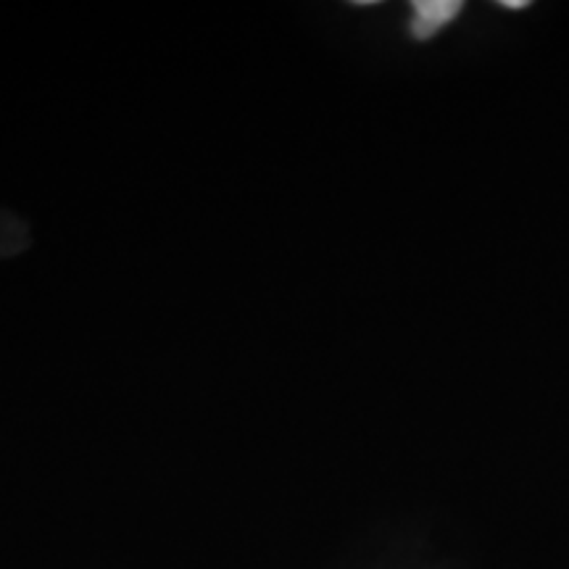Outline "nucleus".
<instances>
[{
	"label": "nucleus",
	"instance_id": "nucleus-2",
	"mask_svg": "<svg viewBox=\"0 0 569 569\" xmlns=\"http://www.w3.org/2000/svg\"><path fill=\"white\" fill-rule=\"evenodd\" d=\"M501 6L503 9H515V11H519V9H528V0H501Z\"/></svg>",
	"mask_w": 569,
	"mask_h": 569
},
{
	"label": "nucleus",
	"instance_id": "nucleus-1",
	"mask_svg": "<svg viewBox=\"0 0 569 569\" xmlns=\"http://www.w3.org/2000/svg\"><path fill=\"white\" fill-rule=\"evenodd\" d=\"M461 9H465V3H459V0H417L411 6V11H415L411 13V34L417 40L432 38L446 24H451Z\"/></svg>",
	"mask_w": 569,
	"mask_h": 569
}]
</instances>
